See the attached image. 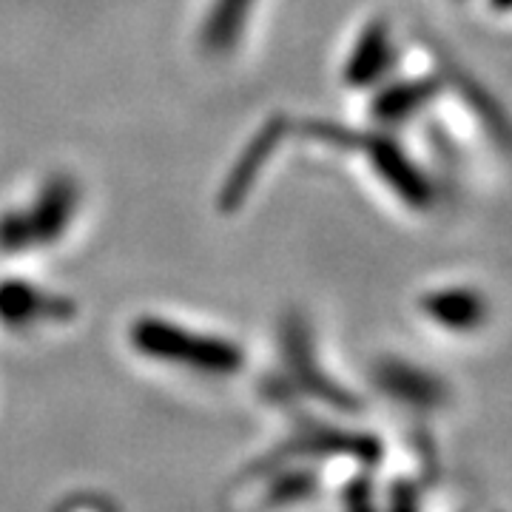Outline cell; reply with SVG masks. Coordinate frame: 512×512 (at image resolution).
I'll list each match as a JSON object with an SVG mask.
<instances>
[{
	"label": "cell",
	"mask_w": 512,
	"mask_h": 512,
	"mask_svg": "<svg viewBox=\"0 0 512 512\" xmlns=\"http://www.w3.org/2000/svg\"><path fill=\"white\" fill-rule=\"evenodd\" d=\"M77 202L80 188L72 177H52L29 208L0 217V248L29 251L37 245H52L69 228Z\"/></svg>",
	"instance_id": "cell-1"
},
{
	"label": "cell",
	"mask_w": 512,
	"mask_h": 512,
	"mask_svg": "<svg viewBox=\"0 0 512 512\" xmlns=\"http://www.w3.org/2000/svg\"><path fill=\"white\" fill-rule=\"evenodd\" d=\"M254 0H214L211 15L202 23L200 43L208 55H225L237 46Z\"/></svg>",
	"instance_id": "cell-5"
},
{
	"label": "cell",
	"mask_w": 512,
	"mask_h": 512,
	"mask_svg": "<svg viewBox=\"0 0 512 512\" xmlns=\"http://www.w3.org/2000/svg\"><path fill=\"white\" fill-rule=\"evenodd\" d=\"M74 305L69 299L49 291H37L32 282L6 279L0 282V322L32 325L40 319H69Z\"/></svg>",
	"instance_id": "cell-3"
},
{
	"label": "cell",
	"mask_w": 512,
	"mask_h": 512,
	"mask_svg": "<svg viewBox=\"0 0 512 512\" xmlns=\"http://www.w3.org/2000/svg\"><path fill=\"white\" fill-rule=\"evenodd\" d=\"M279 137H282V123L274 120V123H268V126L256 134L251 146L242 151V157H239L237 165H234L231 177H228L225 185H222V191H220L222 211H234V208L242 205V200L248 197V191H251V185H254L259 168L265 165V160H268V154L274 151Z\"/></svg>",
	"instance_id": "cell-4"
},
{
	"label": "cell",
	"mask_w": 512,
	"mask_h": 512,
	"mask_svg": "<svg viewBox=\"0 0 512 512\" xmlns=\"http://www.w3.org/2000/svg\"><path fill=\"white\" fill-rule=\"evenodd\" d=\"M134 342L154 356L211 367V370H231L239 362V353L231 345L217 342V339L191 336L160 319H143L140 325H134Z\"/></svg>",
	"instance_id": "cell-2"
}]
</instances>
